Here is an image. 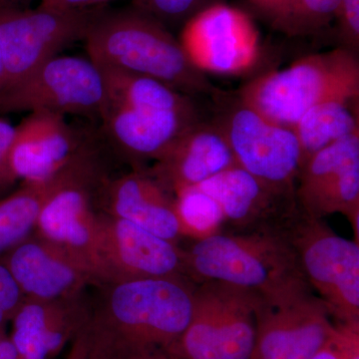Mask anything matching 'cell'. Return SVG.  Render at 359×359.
Wrapping results in <instances>:
<instances>
[{
	"instance_id": "e0dca14e",
	"label": "cell",
	"mask_w": 359,
	"mask_h": 359,
	"mask_svg": "<svg viewBox=\"0 0 359 359\" xmlns=\"http://www.w3.org/2000/svg\"><path fill=\"white\" fill-rule=\"evenodd\" d=\"M90 134L56 113L32 112L15 127L9 165L14 180L40 183L57 176L76 158Z\"/></svg>"
},
{
	"instance_id": "5b68a950",
	"label": "cell",
	"mask_w": 359,
	"mask_h": 359,
	"mask_svg": "<svg viewBox=\"0 0 359 359\" xmlns=\"http://www.w3.org/2000/svg\"><path fill=\"white\" fill-rule=\"evenodd\" d=\"M209 99L210 117L223 131L238 166L269 185L295 192L302 152L294 128L264 117L237 91L217 88Z\"/></svg>"
},
{
	"instance_id": "ffe728a7",
	"label": "cell",
	"mask_w": 359,
	"mask_h": 359,
	"mask_svg": "<svg viewBox=\"0 0 359 359\" xmlns=\"http://www.w3.org/2000/svg\"><path fill=\"white\" fill-rule=\"evenodd\" d=\"M90 314L81 295L52 301L25 297L9 337L21 359H53L88 323Z\"/></svg>"
},
{
	"instance_id": "8992f818",
	"label": "cell",
	"mask_w": 359,
	"mask_h": 359,
	"mask_svg": "<svg viewBox=\"0 0 359 359\" xmlns=\"http://www.w3.org/2000/svg\"><path fill=\"white\" fill-rule=\"evenodd\" d=\"M309 287L334 321L359 320V243L302 209L280 231Z\"/></svg>"
},
{
	"instance_id": "d590c367",
	"label": "cell",
	"mask_w": 359,
	"mask_h": 359,
	"mask_svg": "<svg viewBox=\"0 0 359 359\" xmlns=\"http://www.w3.org/2000/svg\"><path fill=\"white\" fill-rule=\"evenodd\" d=\"M4 59H2L1 49H0V93L4 89Z\"/></svg>"
},
{
	"instance_id": "836d02e7",
	"label": "cell",
	"mask_w": 359,
	"mask_h": 359,
	"mask_svg": "<svg viewBox=\"0 0 359 359\" xmlns=\"http://www.w3.org/2000/svg\"><path fill=\"white\" fill-rule=\"evenodd\" d=\"M0 359H21L11 337L0 328Z\"/></svg>"
},
{
	"instance_id": "2e32d148",
	"label": "cell",
	"mask_w": 359,
	"mask_h": 359,
	"mask_svg": "<svg viewBox=\"0 0 359 359\" xmlns=\"http://www.w3.org/2000/svg\"><path fill=\"white\" fill-rule=\"evenodd\" d=\"M0 259L29 299H70L86 285H103L86 262L39 236L26 238Z\"/></svg>"
},
{
	"instance_id": "d6a6232c",
	"label": "cell",
	"mask_w": 359,
	"mask_h": 359,
	"mask_svg": "<svg viewBox=\"0 0 359 359\" xmlns=\"http://www.w3.org/2000/svg\"><path fill=\"white\" fill-rule=\"evenodd\" d=\"M114 0H40L39 7L53 11H74L100 8Z\"/></svg>"
},
{
	"instance_id": "83f0119b",
	"label": "cell",
	"mask_w": 359,
	"mask_h": 359,
	"mask_svg": "<svg viewBox=\"0 0 359 359\" xmlns=\"http://www.w3.org/2000/svg\"><path fill=\"white\" fill-rule=\"evenodd\" d=\"M339 46L359 55V0H340L337 13Z\"/></svg>"
},
{
	"instance_id": "5bb4252c",
	"label": "cell",
	"mask_w": 359,
	"mask_h": 359,
	"mask_svg": "<svg viewBox=\"0 0 359 359\" xmlns=\"http://www.w3.org/2000/svg\"><path fill=\"white\" fill-rule=\"evenodd\" d=\"M199 187L219 203L224 231L280 233L301 210L295 192L269 185L238 165Z\"/></svg>"
},
{
	"instance_id": "ba28073f",
	"label": "cell",
	"mask_w": 359,
	"mask_h": 359,
	"mask_svg": "<svg viewBox=\"0 0 359 359\" xmlns=\"http://www.w3.org/2000/svg\"><path fill=\"white\" fill-rule=\"evenodd\" d=\"M106 103L105 77L95 62L56 55L0 95V113L44 111L100 122Z\"/></svg>"
},
{
	"instance_id": "d6986e66",
	"label": "cell",
	"mask_w": 359,
	"mask_h": 359,
	"mask_svg": "<svg viewBox=\"0 0 359 359\" xmlns=\"http://www.w3.org/2000/svg\"><path fill=\"white\" fill-rule=\"evenodd\" d=\"M237 165L219 125L210 116H204L158 158L149 171L176 195Z\"/></svg>"
},
{
	"instance_id": "277c9868",
	"label": "cell",
	"mask_w": 359,
	"mask_h": 359,
	"mask_svg": "<svg viewBox=\"0 0 359 359\" xmlns=\"http://www.w3.org/2000/svg\"><path fill=\"white\" fill-rule=\"evenodd\" d=\"M237 93L271 121L294 127L318 104L359 96V55L342 47L250 79Z\"/></svg>"
},
{
	"instance_id": "484cf974",
	"label": "cell",
	"mask_w": 359,
	"mask_h": 359,
	"mask_svg": "<svg viewBox=\"0 0 359 359\" xmlns=\"http://www.w3.org/2000/svg\"><path fill=\"white\" fill-rule=\"evenodd\" d=\"M217 4L214 0H132V6L169 28L185 25L194 15Z\"/></svg>"
},
{
	"instance_id": "7c38bea8",
	"label": "cell",
	"mask_w": 359,
	"mask_h": 359,
	"mask_svg": "<svg viewBox=\"0 0 359 359\" xmlns=\"http://www.w3.org/2000/svg\"><path fill=\"white\" fill-rule=\"evenodd\" d=\"M295 195L302 211L314 218L344 215L359 243V133L306 160L297 176Z\"/></svg>"
},
{
	"instance_id": "52a82bcc",
	"label": "cell",
	"mask_w": 359,
	"mask_h": 359,
	"mask_svg": "<svg viewBox=\"0 0 359 359\" xmlns=\"http://www.w3.org/2000/svg\"><path fill=\"white\" fill-rule=\"evenodd\" d=\"M257 294L222 282L196 283L192 316L171 353L182 359H250Z\"/></svg>"
},
{
	"instance_id": "603a6c76",
	"label": "cell",
	"mask_w": 359,
	"mask_h": 359,
	"mask_svg": "<svg viewBox=\"0 0 359 359\" xmlns=\"http://www.w3.org/2000/svg\"><path fill=\"white\" fill-rule=\"evenodd\" d=\"M63 171L40 183H23L18 190L0 200V257L30 237L51 194L62 180Z\"/></svg>"
},
{
	"instance_id": "30bf717a",
	"label": "cell",
	"mask_w": 359,
	"mask_h": 359,
	"mask_svg": "<svg viewBox=\"0 0 359 359\" xmlns=\"http://www.w3.org/2000/svg\"><path fill=\"white\" fill-rule=\"evenodd\" d=\"M98 9L0 8V49L4 65L0 95L68 45L83 40Z\"/></svg>"
},
{
	"instance_id": "4316f807",
	"label": "cell",
	"mask_w": 359,
	"mask_h": 359,
	"mask_svg": "<svg viewBox=\"0 0 359 359\" xmlns=\"http://www.w3.org/2000/svg\"><path fill=\"white\" fill-rule=\"evenodd\" d=\"M311 359H359V320L339 323Z\"/></svg>"
},
{
	"instance_id": "4dcf8cb0",
	"label": "cell",
	"mask_w": 359,
	"mask_h": 359,
	"mask_svg": "<svg viewBox=\"0 0 359 359\" xmlns=\"http://www.w3.org/2000/svg\"><path fill=\"white\" fill-rule=\"evenodd\" d=\"M15 135V126L0 118V189L15 182L11 171L9 158Z\"/></svg>"
},
{
	"instance_id": "f546056e",
	"label": "cell",
	"mask_w": 359,
	"mask_h": 359,
	"mask_svg": "<svg viewBox=\"0 0 359 359\" xmlns=\"http://www.w3.org/2000/svg\"><path fill=\"white\" fill-rule=\"evenodd\" d=\"M106 351L102 340L94 332L90 323L71 341L66 359H105Z\"/></svg>"
},
{
	"instance_id": "3957f363",
	"label": "cell",
	"mask_w": 359,
	"mask_h": 359,
	"mask_svg": "<svg viewBox=\"0 0 359 359\" xmlns=\"http://www.w3.org/2000/svg\"><path fill=\"white\" fill-rule=\"evenodd\" d=\"M183 259L185 275L195 283L214 280L257 294L306 280L282 233L223 230L194 241L183 249Z\"/></svg>"
},
{
	"instance_id": "f1b7e54d",
	"label": "cell",
	"mask_w": 359,
	"mask_h": 359,
	"mask_svg": "<svg viewBox=\"0 0 359 359\" xmlns=\"http://www.w3.org/2000/svg\"><path fill=\"white\" fill-rule=\"evenodd\" d=\"M25 299L11 271L0 259V328H4L13 320Z\"/></svg>"
},
{
	"instance_id": "7402d4cb",
	"label": "cell",
	"mask_w": 359,
	"mask_h": 359,
	"mask_svg": "<svg viewBox=\"0 0 359 359\" xmlns=\"http://www.w3.org/2000/svg\"><path fill=\"white\" fill-rule=\"evenodd\" d=\"M250 4L275 32L306 37L330 27L337 20L340 0H250Z\"/></svg>"
},
{
	"instance_id": "1f68e13d",
	"label": "cell",
	"mask_w": 359,
	"mask_h": 359,
	"mask_svg": "<svg viewBox=\"0 0 359 359\" xmlns=\"http://www.w3.org/2000/svg\"><path fill=\"white\" fill-rule=\"evenodd\" d=\"M106 351V349H105ZM105 359H182L163 348L117 349L106 351Z\"/></svg>"
},
{
	"instance_id": "ac0fdd59",
	"label": "cell",
	"mask_w": 359,
	"mask_h": 359,
	"mask_svg": "<svg viewBox=\"0 0 359 359\" xmlns=\"http://www.w3.org/2000/svg\"><path fill=\"white\" fill-rule=\"evenodd\" d=\"M104 212L126 219L158 237L178 244L183 238L176 197L150 171H134L104 181L97 200Z\"/></svg>"
},
{
	"instance_id": "cb8c5ba5",
	"label": "cell",
	"mask_w": 359,
	"mask_h": 359,
	"mask_svg": "<svg viewBox=\"0 0 359 359\" xmlns=\"http://www.w3.org/2000/svg\"><path fill=\"white\" fill-rule=\"evenodd\" d=\"M100 68L103 71L107 88L106 107L124 106L176 110L190 107L197 103L196 98L180 93L151 78L111 68Z\"/></svg>"
},
{
	"instance_id": "d4e9b609",
	"label": "cell",
	"mask_w": 359,
	"mask_h": 359,
	"mask_svg": "<svg viewBox=\"0 0 359 359\" xmlns=\"http://www.w3.org/2000/svg\"><path fill=\"white\" fill-rule=\"evenodd\" d=\"M183 236L200 240L223 231L224 216L219 203L199 186L175 195Z\"/></svg>"
},
{
	"instance_id": "e575fe53",
	"label": "cell",
	"mask_w": 359,
	"mask_h": 359,
	"mask_svg": "<svg viewBox=\"0 0 359 359\" xmlns=\"http://www.w3.org/2000/svg\"><path fill=\"white\" fill-rule=\"evenodd\" d=\"M27 0H0V8H11V7H20V4Z\"/></svg>"
},
{
	"instance_id": "7a4b0ae2",
	"label": "cell",
	"mask_w": 359,
	"mask_h": 359,
	"mask_svg": "<svg viewBox=\"0 0 359 359\" xmlns=\"http://www.w3.org/2000/svg\"><path fill=\"white\" fill-rule=\"evenodd\" d=\"M90 325L106 351L163 348L171 351L192 316L196 283L183 276L104 283Z\"/></svg>"
},
{
	"instance_id": "44dd1931",
	"label": "cell",
	"mask_w": 359,
	"mask_h": 359,
	"mask_svg": "<svg viewBox=\"0 0 359 359\" xmlns=\"http://www.w3.org/2000/svg\"><path fill=\"white\" fill-rule=\"evenodd\" d=\"M292 128L301 144L304 164L318 151L359 133V96L318 104Z\"/></svg>"
},
{
	"instance_id": "4fadbf2b",
	"label": "cell",
	"mask_w": 359,
	"mask_h": 359,
	"mask_svg": "<svg viewBox=\"0 0 359 359\" xmlns=\"http://www.w3.org/2000/svg\"><path fill=\"white\" fill-rule=\"evenodd\" d=\"M101 271L105 283L183 276V248L126 219L99 214Z\"/></svg>"
},
{
	"instance_id": "8fae6325",
	"label": "cell",
	"mask_w": 359,
	"mask_h": 359,
	"mask_svg": "<svg viewBox=\"0 0 359 359\" xmlns=\"http://www.w3.org/2000/svg\"><path fill=\"white\" fill-rule=\"evenodd\" d=\"M179 40L204 73L243 74L252 69L261 53L259 30L250 14L221 2L187 21Z\"/></svg>"
},
{
	"instance_id": "6da1fadb",
	"label": "cell",
	"mask_w": 359,
	"mask_h": 359,
	"mask_svg": "<svg viewBox=\"0 0 359 359\" xmlns=\"http://www.w3.org/2000/svg\"><path fill=\"white\" fill-rule=\"evenodd\" d=\"M83 41L88 58L100 67L151 78L193 98L211 96L218 88L169 28L133 6L99 8Z\"/></svg>"
},
{
	"instance_id": "9a60e30c",
	"label": "cell",
	"mask_w": 359,
	"mask_h": 359,
	"mask_svg": "<svg viewBox=\"0 0 359 359\" xmlns=\"http://www.w3.org/2000/svg\"><path fill=\"white\" fill-rule=\"evenodd\" d=\"M204 116L197 104L176 110L107 106L98 135L104 145L139 168L155 162Z\"/></svg>"
},
{
	"instance_id": "9c48e42d",
	"label": "cell",
	"mask_w": 359,
	"mask_h": 359,
	"mask_svg": "<svg viewBox=\"0 0 359 359\" xmlns=\"http://www.w3.org/2000/svg\"><path fill=\"white\" fill-rule=\"evenodd\" d=\"M334 325L327 306L306 280L257 294L250 359H311Z\"/></svg>"
}]
</instances>
